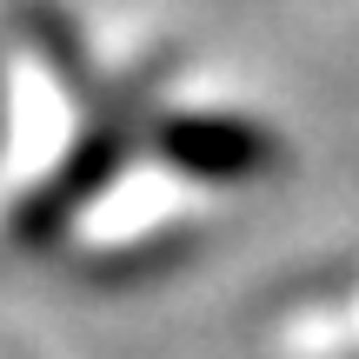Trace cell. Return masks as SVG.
<instances>
[{"label": "cell", "instance_id": "obj_1", "mask_svg": "<svg viewBox=\"0 0 359 359\" xmlns=\"http://www.w3.org/2000/svg\"><path fill=\"white\" fill-rule=\"evenodd\" d=\"M167 154L187 173H206V180H240V173H253V167L273 160L253 127H240V120H206V114L173 120L167 127Z\"/></svg>", "mask_w": 359, "mask_h": 359}]
</instances>
